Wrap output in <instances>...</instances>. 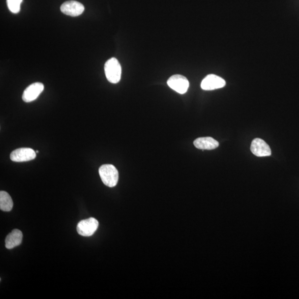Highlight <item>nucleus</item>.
<instances>
[{
	"label": "nucleus",
	"instance_id": "f257e3e1",
	"mask_svg": "<svg viewBox=\"0 0 299 299\" xmlns=\"http://www.w3.org/2000/svg\"><path fill=\"white\" fill-rule=\"evenodd\" d=\"M99 173L101 179L107 186L115 187L119 180V173L116 167L111 164H105L100 167Z\"/></svg>",
	"mask_w": 299,
	"mask_h": 299
},
{
	"label": "nucleus",
	"instance_id": "423d86ee",
	"mask_svg": "<svg viewBox=\"0 0 299 299\" xmlns=\"http://www.w3.org/2000/svg\"><path fill=\"white\" fill-rule=\"evenodd\" d=\"M36 157V152L30 148H20L11 153L10 159L12 161L22 162L34 160Z\"/></svg>",
	"mask_w": 299,
	"mask_h": 299
},
{
	"label": "nucleus",
	"instance_id": "6e6552de",
	"mask_svg": "<svg viewBox=\"0 0 299 299\" xmlns=\"http://www.w3.org/2000/svg\"><path fill=\"white\" fill-rule=\"evenodd\" d=\"M250 150L258 157L269 156L271 154V149L263 140L256 138L252 141Z\"/></svg>",
	"mask_w": 299,
	"mask_h": 299
},
{
	"label": "nucleus",
	"instance_id": "39448f33",
	"mask_svg": "<svg viewBox=\"0 0 299 299\" xmlns=\"http://www.w3.org/2000/svg\"><path fill=\"white\" fill-rule=\"evenodd\" d=\"M226 85L223 78L214 74H209L202 81L201 89L205 90H213L222 89Z\"/></svg>",
	"mask_w": 299,
	"mask_h": 299
},
{
	"label": "nucleus",
	"instance_id": "9b49d317",
	"mask_svg": "<svg viewBox=\"0 0 299 299\" xmlns=\"http://www.w3.org/2000/svg\"><path fill=\"white\" fill-rule=\"evenodd\" d=\"M195 147L201 150H213L219 147V143L211 137L199 138L193 142Z\"/></svg>",
	"mask_w": 299,
	"mask_h": 299
},
{
	"label": "nucleus",
	"instance_id": "1a4fd4ad",
	"mask_svg": "<svg viewBox=\"0 0 299 299\" xmlns=\"http://www.w3.org/2000/svg\"><path fill=\"white\" fill-rule=\"evenodd\" d=\"M44 90V85L41 83H34L26 89L23 95L25 102L30 103L36 100Z\"/></svg>",
	"mask_w": 299,
	"mask_h": 299
},
{
	"label": "nucleus",
	"instance_id": "ddd939ff",
	"mask_svg": "<svg viewBox=\"0 0 299 299\" xmlns=\"http://www.w3.org/2000/svg\"><path fill=\"white\" fill-rule=\"evenodd\" d=\"M23 0H7L8 9L13 14H18L21 10V4Z\"/></svg>",
	"mask_w": 299,
	"mask_h": 299
},
{
	"label": "nucleus",
	"instance_id": "4468645a",
	"mask_svg": "<svg viewBox=\"0 0 299 299\" xmlns=\"http://www.w3.org/2000/svg\"><path fill=\"white\" fill-rule=\"evenodd\" d=\"M36 153H38V152H39V151L37 150V151H36Z\"/></svg>",
	"mask_w": 299,
	"mask_h": 299
},
{
	"label": "nucleus",
	"instance_id": "7ed1b4c3",
	"mask_svg": "<svg viewBox=\"0 0 299 299\" xmlns=\"http://www.w3.org/2000/svg\"><path fill=\"white\" fill-rule=\"evenodd\" d=\"M99 222L95 218L90 217L89 219L82 220L79 222L77 227L79 235L84 237H90L93 235L97 230Z\"/></svg>",
	"mask_w": 299,
	"mask_h": 299
},
{
	"label": "nucleus",
	"instance_id": "f03ea898",
	"mask_svg": "<svg viewBox=\"0 0 299 299\" xmlns=\"http://www.w3.org/2000/svg\"><path fill=\"white\" fill-rule=\"evenodd\" d=\"M105 76L109 82L116 84L120 82L121 76V67L116 58L109 59L104 66Z\"/></svg>",
	"mask_w": 299,
	"mask_h": 299
},
{
	"label": "nucleus",
	"instance_id": "0eeeda50",
	"mask_svg": "<svg viewBox=\"0 0 299 299\" xmlns=\"http://www.w3.org/2000/svg\"><path fill=\"white\" fill-rule=\"evenodd\" d=\"M60 10L64 14L72 17L82 15L85 11L83 4L76 1H66L61 5Z\"/></svg>",
	"mask_w": 299,
	"mask_h": 299
},
{
	"label": "nucleus",
	"instance_id": "9d476101",
	"mask_svg": "<svg viewBox=\"0 0 299 299\" xmlns=\"http://www.w3.org/2000/svg\"><path fill=\"white\" fill-rule=\"evenodd\" d=\"M23 239V233L19 230H14L6 237L5 247L8 249L14 248L21 244Z\"/></svg>",
	"mask_w": 299,
	"mask_h": 299
},
{
	"label": "nucleus",
	"instance_id": "20e7f679",
	"mask_svg": "<svg viewBox=\"0 0 299 299\" xmlns=\"http://www.w3.org/2000/svg\"><path fill=\"white\" fill-rule=\"evenodd\" d=\"M168 85L174 90L178 93L183 94L186 93L190 83L187 79L181 75H174L171 77L168 81Z\"/></svg>",
	"mask_w": 299,
	"mask_h": 299
},
{
	"label": "nucleus",
	"instance_id": "f8f14e48",
	"mask_svg": "<svg viewBox=\"0 0 299 299\" xmlns=\"http://www.w3.org/2000/svg\"><path fill=\"white\" fill-rule=\"evenodd\" d=\"M13 206L14 203L10 195L5 191L0 192V209L5 212H10Z\"/></svg>",
	"mask_w": 299,
	"mask_h": 299
}]
</instances>
